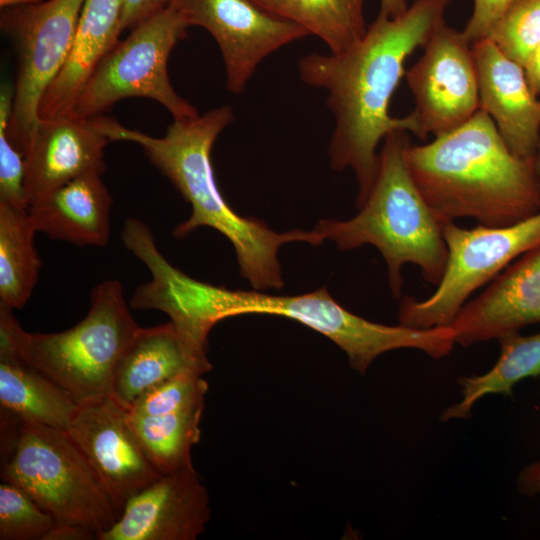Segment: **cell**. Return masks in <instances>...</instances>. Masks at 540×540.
<instances>
[{"label":"cell","instance_id":"cell-1","mask_svg":"<svg viewBox=\"0 0 540 540\" xmlns=\"http://www.w3.org/2000/svg\"><path fill=\"white\" fill-rule=\"evenodd\" d=\"M454 0H414L401 15L379 13L364 35L342 53H310L298 62L301 80L328 91L335 119L330 165L352 169L358 183L357 207L367 199L378 171L379 142L395 130L409 131L407 116L389 113L392 96L405 75L404 63L423 47Z\"/></svg>","mask_w":540,"mask_h":540},{"label":"cell","instance_id":"cell-2","mask_svg":"<svg viewBox=\"0 0 540 540\" xmlns=\"http://www.w3.org/2000/svg\"><path fill=\"white\" fill-rule=\"evenodd\" d=\"M233 121L232 107L223 105L202 115L174 119L163 137H153L128 129L113 118L95 116L97 127L109 141L139 144L191 205L189 219L173 230L175 238H185L201 226L211 227L231 242L240 274L251 286L279 290L283 286L280 247L291 242L318 246L324 240L314 229L277 233L260 220L239 215L225 201L214 177L211 150L218 135Z\"/></svg>","mask_w":540,"mask_h":540},{"label":"cell","instance_id":"cell-3","mask_svg":"<svg viewBox=\"0 0 540 540\" xmlns=\"http://www.w3.org/2000/svg\"><path fill=\"white\" fill-rule=\"evenodd\" d=\"M406 158L418 189L444 225L473 218L502 227L540 211L534 160L516 156L481 109L429 143L410 144Z\"/></svg>","mask_w":540,"mask_h":540},{"label":"cell","instance_id":"cell-4","mask_svg":"<svg viewBox=\"0 0 540 540\" xmlns=\"http://www.w3.org/2000/svg\"><path fill=\"white\" fill-rule=\"evenodd\" d=\"M378 154V171L372 189L349 220H321L314 230L336 243L340 250L370 244L383 256L393 296L401 294L403 265L419 267L423 279L437 285L445 271L447 246L444 224L432 211L410 172L406 153L407 132L385 136Z\"/></svg>","mask_w":540,"mask_h":540},{"label":"cell","instance_id":"cell-5","mask_svg":"<svg viewBox=\"0 0 540 540\" xmlns=\"http://www.w3.org/2000/svg\"><path fill=\"white\" fill-rule=\"evenodd\" d=\"M115 279L97 284L87 315L56 333H28L10 310L0 313V356L17 357L79 404L109 395L115 368L139 330Z\"/></svg>","mask_w":540,"mask_h":540},{"label":"cell","instance_id":"cell-6","mask_svg":"<svg viewBox=\"0 0 540 540\" xmlns=\"http://www.w3.org/2000/svg\"><path fill=\"white\" fill-rule=\"evenodd\" d=\"M1 478L23 489L57 525L98 534L118 519L112 502L67 431L1 417Z\"/></svg>","mask_w":540,"mask_h":540},{"label":"cell","instance_id":"cell-7","mask_svg":"<svg viewBox=\"0 0 540 540\" xmlns=\"http://www.w3.org/2000/svg\"><path fill=\"white\" fill-rule=\"evenodd\" d=\"M188 27L169 4L132 28L96 66L75 102L73 114L94 117L120 100L143 97L160 103L173 119L198 115L196 107L177 94L167 72L169 55L185 38Z\"/></svg>","mask_w":540,"mask_h":540},{"label":"cell","instance_id":"cell-8","mask_svg":"<svg viewBox=\"0 0 540 540\" xmlns=\"http://www.w3.org/2000/svg\"><path fill=\"white\" fill-rule=\"evenodd\" d=\"M443 236L448 252L444 274L428 298L403 297L399 324L418 329L450 326L471 294L540 245V211L502 227L463 228L450 222Z\"/></svg>","mask_w":540,"mask_h":540},{"label":"cell","instance_id":"cell-9","mask_svg":"<svg viewBox=\"0 0 540 540\" xmlns=\"http://www.w3.org/2000/svg\"><path fill=\"white\" fill-rule=\"evenodd\" d=\"M85 0H44L1 9L0 28L17 54L8 137L26 155L38 124L43 95L64 67Z\"/></svg>","mask_w":540,"mask_h":540},{"label":"cell","instance_id":"cell-10","mask_svg":"<svg viewBox=\"0 0 540 540\" xmlns=\"http://www.w3.org/2000/svg\"><path fill=\"white\" fill-rule=\"evenodd\" d=\"M212 308L217 321L242 314H270L295 320L329 338L347 355L350 367L364 375L381 354L402 348L421 350L426 333L402 324L371 322L341 306L326 287L303 295L273 296L216 286Z\"/></svg>","mask_w":540,"mask_h":540},{"label":"cell","instance_id":"cell-11","mask_svg":"<svg viewBox=\"0 0 540 540\" xmlns=\"http://www.w3.org/2000/svg\"><path fill=\"white\" fill-rule=\"evenodd\" d=\"M423 54L405 79L414 97L407 115L409 132L425 140L448 133L479 109L471 42L443 21L423 46Z\"/></svg>","mask_w":540,"mask_h":540},{"label":"cell","instance_id":"cell-12","mask_svg":"<svg viewBox=\"0 0 540 540\" xmlns=\"http://www.w3.org/2000/svg\"><path fill=\"white\" fill-rule=\"evenodd\" d=\"M190 26L206 29L215 39L226 71V87L241 94L258 65L291 42L309 36L253 0H171Z\"/></svg>","mask_w":540,"mask_h":540},{"label":"cell","instance_id":"cell-13","mask_svg":"<svg viewBox=\"0 0 540 540\" xmlns=\"http://www.w3.org/2000/svg\"><path fill=\"white\" fill-rule=\"evenodd\" d=\"M67 433L108 494L118 518L129 499L162 475L133 431L127 410L110 395L81 403Z\"/></svg>","mask_w":540,"mask_h":540},{"label":"cell","instance_id":"cell-14","mask_svg":"<svg viewBox=\"0 0 540 540\" xmlns=\"http://www.w3.org/2000/svg\"><path fill=\"white\" fill-rule=\"evenodd\" d=\"M209 519L207 490L191 465L162 474L129 499L97 540H195Z\"/></svg>","mask_w":540,"mask_h":540},{"label":"cell","instance_id":"cell-15","mask_svg":"<svg viewBox=\"0 0 540 540\" xmlns=\"http://www.w3.org/2000/svg\"><path fill=\"white\" fill-rule=\"evenodd\" d=\"M540 323V245L507 266L467 301L450 327L455 343L468 347Z\"/></svg>","mask_w":540,"mask_h":540},{"label":"cell","instance_id":"cell-16","mask_svg":"<svg viewBox=\"0 0 540 540\" xmlns=\"http://www.w3.org/2000/svg\"><path fill=\"white\" fill-rule=\"evenodd\" d=\"M479 109L494 122L509 149L534 160L540 140V100L524 68L505 56L488 38L471 43Z\"/></svg>","mask_w":540,"mask_h":540},{"label":"cell","instance_id":"cell-17","mask_svg":"<svg viewBox=\"0 0 540 540\" xmlns=\"http://www.w3.org/2000/svg\"><path fill=\"white\" fill-rule=\"evenodd\" d=\"M109 142L94 117L40 119L24 161L28 207L85 173L103 174Z\"/></svg>","mask_w":540,"mask_h":540},{"label":"cell","instance_id":"cell-18","mask_svg":"<svg viewBox=\"0 0 540 540\" xmlns=\"http://www.w3.org/2000/svg\"><path fill=\"white\" fill-rule=\"evenodd\" d=\"M212 369L206 348L171 321L139 328L115 368L109 395L126 410L145 391L183 374L203 376Z\"/></svg>","mask_w":540,"mask_h":540},{"label":"cell","instance_id":"cell-19","mask_svg":"<svg viewBox=\"0 0 540 540\" xmlns=\"http://www.w3.org/2000/svg\"><path fill=\"white\" fill-rule=\"evenodd\" d=\"M123 3L124 0H85L69 57L42 97L40 119L73 114L88 78L119 42Z\"/></svg>","mask_w":540,"mask_h":540},{"label":"cell","instance_id":"cell-20","mask_svg":"<svg viewBox=\"0 0 540 540\" xmlns=\"http://www.w3.org/2000/svg\"><path fill=\"white\" fill-rule=\"evenodd\" d=\"M101 173H85L28 207L37 232L77 246L110 239L112 196Z\"/></svg>","mask_w":540,"mask_h":540},{"label":"cell","instance_id":"cell-21","mask_svg":"<svg viewBox=\"0 0 540 540\" xmlns=\"http://www.w3.org/2000/svg\"><path fill=\"white\" fill-rule=\"evenodd\" d=\"M79 403L38 369L17 357H0V414L67 431Z\"/></svg>","mask_w":540,"mask_h":540},{"label":"cell","instance_id":"cell-22","mask_svg":"<svg viewBox=\"0 0 540 540\" xmlns=\"http://www.w3.org/2000/svg\"><path fill=\"white\" fill-rule=\"evenodd\" d=\"M497 340L500 354L496 363L484 374L458 378L461 399L442 410L441 422L468 419L475 403L484 396L511 397L518 382L540 377V332L532 335L512 332Z\"/></svg>","mask_w":540,"mask_h":540},{"label":"cell","instance_id":"cell-23","mask_svg":"<svg viewBox=\"0 0 540 540\" xmlns=\"http://www.w3.org/2000/svg\"><path fill=\"white\" fill-rule=\"evenodd\" d=\"M36 229L28 208L0 203V303L21 309L39 278Z\"/></svg>","mask_w":540,"mask_h":540},{"label":"cell","instance_id":"cell-24","mask_svg":"<svg viewBox=\"0 0 540 540\" xmlns=\"http://www.w3.org/2000/svg\"><path fill=\"white\" fill-rule=\"evenodd\" d=\"M267 11L319 37L330 53H342L367 31L364 0H253Z\"/></svg>","mask_w":540,"mask_h":540},{"label":"cell","instance_id":"cell-25","mask_svg":"<svg viewBox=\"0 0 540 540\" xmlns=\"http://www.w3.org/2000/svg\"><path fill=\"white\" fill-rule=\"evenodd\" d=\"M203 411L197 407L156 416L127 414L148 458L164 474L192 465L191 449L200 439Z\"/></svg>","mask_w":540,"mask_h":540},{"label":"cell","instance_id":"cell-26","mask_svg":"<svg viewBox=\"0 0 540 540\" xmlns=\"http://www.w3.org/2000/svg\"><path fill=\"white\" fill-rule=\"evenodd\" d=\"M486 38L524 68L540 43V0H512Z\"/></svg>","mask_w":540,"mask_h":540},{"label":"cell","instance_id":"cell-27","mask_svg":"<svg viewBox=\"0 0 540 540\" xmlns=\"http://www.w3.org/2000/svg\"><path fill=\"white\" fill-rule=\"evenodd\" d=\"M57 526L19 486L2 481L0 484V540H48Z\"/></svg>","mask_w":540,"mask_h":540},{"label":"cell","instance_id":"cell-28","mask_svg":"<svg viewBox=\"0 0 540 540\" xmlns=\"http://www.w3.org/2000/svg\"><path fill=\"white\" fill-rule=\"evenodd\" d=\"M208 383L201 375L183 374L152 387L127 409L140 416H156L205 406Z\"/></svg>","mask_w":540,"mask_h":540},{"label":"cell","instance_id":"cell-29","mask_svg":"<svg viewBox=\"0 0 540 540\" xmlns=\"http://www.w3.org/2000/svg\"><path fill=\"white\" fill-rule=\"evenodd\" d=\"M15 88L3 84L0 90V203L28 208L24 189L25 155L8 137Z\"/></svg>","mask_w":540,"mask_h":540},{"label":"cell","instance_id":"cell-30","mask_svg":"<svg viewBox=\"0 0 540 540\" xmlns=\"http://www.w3.org/2000/svg\"><path fill=\"white\" fill-rule=\"evenodd\" d=\"M512 0H474L473 12L462 30L471 42L486 38Z\"/></svg>","mask_w":540,"mask_h":540},{"label":"cell","instance_id":"cell-31","mask_svg":"<svg viewBox=\"0 0 540 540\" xmlns=\"http://www.w3.org/2000/svg\"><path fill=\"white\" fill-rule=\"evenodd\" d=\"M171 0H124L121 30L132 29L166 8Z\"/></svg>","mask_w":540,"mask_h":540},{"label":"cell","instance_id":"cell-32","mask_svg":"<svg viewBox=\"0 0 540 540\" xmlns=\"http://www.w3.org/2000/svg\"><path fill=\"white\" fill-rule=\"evenodd\" d=\"M516 488L524 497L540 495V457L520 470L516 478Z\"/></svg>","mask_w":540,"mask_h":540},{"label":"cell","instance_id":"cell-33","mask_svg":"<svg viewBox=\"0 0 540 540\" xmlns=\"http://www.w3.org/2000/svg\"><path fill=\"white\" fill-rule=\"evenodd\" d=\"M524 71L532 92L540 98V43L526 62Z\"/></svg>","mask_w":540,"mask_h":540},{"label":"cell","instance_id":"cell-34","mask_svg":"<svg viewBox=\"0 0 540 540\" xmlns=\"http://www.w3.org/2000/svg\"><path fill=\"white\" fill-rule=\"evenodd\" d=\"M408 7L407 0H380L379 13L395 18L404 13Z\"/></svg>","mask_w":540,"mask_h":540},{"label":"cell","instance_id":"cell-35","mask_svg":"<svg viewBox=\"0 0 540 540\" xmlns=\"http://www.w3.org/2000/svg\"><path fill=\"white\" fill-rule=\"evenodd\" d=\"M42 1L44 0H0V7L1 9H4L14 6L36 4Z\"/></svg>","mask_w":540,"mask_h":540},{"label":"cell","instance_id":"cell-36","mask_svg":"<svg viewBox=\"0 0 540 540\" xmlns=\"http://www.w3.org/2000/svg\"><path fill=\"white\" fill-rule=\"evenodd\" d=\"M534 167H535V171L538 177L539 193H540V140H539V144H538L535 159H534Z\"/></svg>","mask_w":540,"mask_h":540},{"label":"cell","instance_id":"cell-37","mask_svg":"<svg viewBox=\"0 0 540 540\" xmlns=\"http://www.w3.org/2000/svg\"><path fill=\"white\" fill-rule=\"evenodd\" d=\"M539 100H540V98H539Z\"/></svg>","mask_w":540,"mask_h":540}]
</instances>
